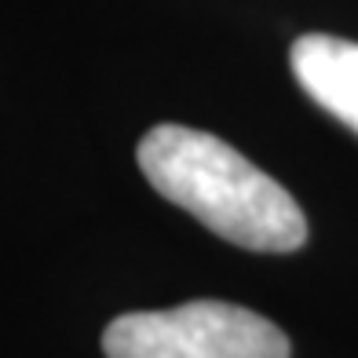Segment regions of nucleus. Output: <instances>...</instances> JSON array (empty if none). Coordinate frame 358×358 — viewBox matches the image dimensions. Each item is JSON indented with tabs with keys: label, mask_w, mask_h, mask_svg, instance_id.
Wrapping results in <instances>:
<instances>
[{
	"label": "nucleus",
	"mask_w": 358,
	"mask_h": 358,
	"mask_svg": "<svg viewBox=\"0 0 358 358\" xmlns=\"http://www.w3.org/2000/svg\"><path fill=\"white\" fill-rule=\"evenodd\" d=\"M292 77L340 124L358 132V41L307 34L289 52Z\"/></svg>",
	"instance_id": "3"
},
{
	"label": "nucleus",
	"mask_w": 358,
	"mask_h": 358,
	"mask_svg": "<svg viewBox=\"0 0 358 358\" xmlns=\"http://www.w3.org/2000/svg\"><path fill=\"white\" fill-rule=\"evenodd\" d=\"M136 157L161 198L231 245L292 252L307 241V216L296 198L213 132L157 124L139 139Z\"/></svg>",
	"instance_id": "1"
},
{
	"label": "nucleus",
	"mask_w": 358,
	"mask_h": 358,
	"mask_svg": "<svg viewBox=\"0 0 358 358\" xmlns=\"http://www.w3.org/2000/svg\"><path fill=\"white\" fill-rule=\"evenodd\" d=\"M103 351L106 358H289V336L249 307L190 300L113 318Z\"/></svg>",
	"instance_id": "2"
}]
</instances>
